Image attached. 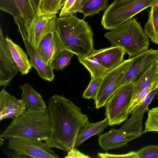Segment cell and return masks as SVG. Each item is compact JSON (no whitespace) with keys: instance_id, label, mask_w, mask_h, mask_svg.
<instances>
[{"instance_id":"d4e9b609","label":"cell","mask_w":158,"mask_h":158,"mask_svg":"<svg viewBox=\"0 0 158 158\" xmlns=\"http://www.w3.org/2000/svg\"><path fill=\"white\" fill-rule=\"evenodd\" d=\"M108 0H84L80 13L84 15V19L92 16L107 8Z\"/></svg>"},{"instance_id":"9a60e30c","label":"cell","mask_w":158,"mask_h":158,"mask_svg":"<svg viewBox=\"0 0 158 158\" xmlns=\"http://www.w3.org/2000/svg\"><path fill=\"white\" fill-rule=\"evenodd\" d=\"M4 87L0 92V121L14 119L22 114L27 107L23 101L9 94Z\"/></svg>"},{"instance_id":"484cf974","label":"cell","mask_w":158,"mask_h":158,"mask_svg":"<svg viewBox=\"0 0 158 158\" xmlns=\"http://www.w3.org/2000/svg\"><path fill=\"white\" fill-rule=\"evenodd\" d=\"M80 62L90 72L91 78H101L107 71L98 62L87 57H78Z\"/></svg>"},{"instance_id":"f546056e","label":"cell","mask_w":158,"mask_h":158,"mask_svg":"<svg viewBox=\"0 0 158 158\" xmlns=\"http://www.w3.org/2000/svg\"><path fill=\"white\" fill-rule=\"evenodd\" d=\"M146 132H158V107L153 108L148 111V117L145 123Z\"/></svg>"},{"instance_id":"2e32d148","label":"cell","mask_w":158,"mask_h":158,"mask_svg":"<svg viewBox=\"0 0 158 158\" xmlns=\"http://www.w3.org/2000/svg\"><path fill=\"white\" fill-rule=\"evenodd\" d=\"M125 53L121 48L112 46L97 50L94 49L88 57L98 62L108 71L123 61Z\"/></svg>"},{"instance_id":"4316f807","label":"cell","mask_w":158,"mask_h":158,"mask_svg":"<svg viewBox=\"0 0 158 158\" xmlns=\"http://www.w3.org/2000/svg\"><path fill=\"white\" fill-rule=\"evenodd\" d=\"M74 53L69 50L62 51L53 60L51 66L53 70H62L70 64V61Z\"/></svg>"},{"instance_id":"d6a6232c","label":"cell","mask_w":158,"mask_h":158,"mask_svg":"<svg viewBox=\"0 0 158 158\" xmlns=\"http://www.w3.org/2000/svg\"><path fill=\"white\" fill-rule=\"evenodd\" d=\"M137 153L138 158H158V145H148Z\"/></svg>"},{"instance_id":"277c9868","label":"cell","mask_w":158,"mask_h":158,"mask_svg":"<svg viewBox=\"0 0 158 158\" xmlns=\"http://www.w3.org/2000/svg\"><path fill=\"white\" fill-rule=\"evenodd\" d=\"M104 36L112 46L121 48L130 57H134L148 49L149 46V38L135 18L110 30Z\"/></svg>"},{"instance_id":"7c38bea8","label":"cell","mask_w":158,"mask_h":158,"mask_svg":"<svg viewBox=\"0 0 158 158\" xmlns=\"http://www.w3.org/2000/svg\"><path fill=\"white\" fill-rule=\"evenodd\" d=\"M64 49L56 31L46 35L41 40L36 49L40 58L46 65L51 66L54 59Z\"/></svg>"},{"instance_id":"e0dca14e","label":"cell","mask_w":158,"mask_h":158,"mask_svg":"<svg viewBox=\"0 0 158 158\" xmlns=\"http://www.w3.org/2000/svg\"><path fill=\"white\" fill-rule=\"evenodd\" d=\"M19 31L21 35L27 54L30 57L32 67L36 70L41 78L49 82L53 81L55 75L51 66L46 65L38 56L36 49L28 39L25 31L21 30Z\"/></svg>"},{"instance_id":"83f0119b","label":"cell","mask_w":158,"mask_h":158,"mask_svg":"<svg viewBox=\"0 0 158 158\" xmlns=\"http://www.w3.org/2000/svg\"><path fill=\"white\" fill-rule=\"evenodd\" d=\"M61 0H41L39 15L49 16L56 15L60 10Z\"/></svg>"},{"instance_id":"30bf717a","label":"cell","mask_w":158,"mask_h":158,"mask_svg":"<svg viewBox=\"0 0 158 158\" xmlns=\"http://www.w3.org/2000/svg\"><path fill=\"white\" fill-rule=\"evenodd\" d=\"M19 71L7 48L5 37L0 28V86L4 87L11 83Z\"/></svg>"},{"instance_id":"6da1fadb","label":"cell","mask_w":158,"mask_h":158,"mask_svg":"<svg viewBox=\"0 0 158 158\" xmlns=\"http://www.w3.org/2000/svg\"><path fill=\"white\" fill-rule=\"evenodd\" d=\"M51 120V130L46 144L66 152L74 147L77 134L89 121L86 114L71 101L54 94L49 98L48 107Z\"/></svg>"},{"instance_id":"9c48e42d","label":"cell","mask_w":158,"mask_h":158,"mask_svg":"<svg viewBox=\"0 0 158 158\" xmlns=\"http://www.w3.org/2000/svg\"><path fill=\"white\" fill-rule=\"evenodd\" d=\"M131 59V64L118 85L117 89L124 85L134 83L148 67L158 60V49H148L133 57Z\"/></svg>"},{"instance_id":"1f68e13d","label":"cell","mask_w":158,"mask_h":158,"mask_svg":"<svg viewBox=\"0 0 158 158\" xmlns=\"http://www.w3.org/2000/svg\"><path fill=\"white\" fill-rule=\"evenodd\" d=\"M101 79L91 78L89 85L83 94V98L95 100L100 85Z\"/></svg>"},{"instance_id":"8fae6325","label":"cell","mask_w":158,"mask_h":158,"mask_svg":"<svg viewBox=\"0 0 158 158\" xmlns=\"http://www.w3.org/2000/svg\"><path fill=\"white\" fill-rule=\"evenodd\" d=\"M158 92V79L152 89L148 94L142 103L119 129L128 134H135L143 131L142 121L144 114Z\"/></svg>"},{"instance_id":"f35d334b","label":"cell","mask_w":158,"mask_h":158,"mask_svg":"<svg viewBox=\"0 0 158 158\" xmlns=\"http://www.w3.org/2000/svg\"><path fill=\"white\" fill-rule=\"evenodd\" d=\"M4 139L3 138L0 137V146H1L3 143Z\"/></svg>"},{"instance_id":"d590c367","label":"cell","mask_w":158,"mask_h":158,"mask_svg":"<svg viewBox=\"0 0 158 158\" xmlns=\"http://www.w3.org/2000/svg\"><path fill=\"white\" fill-rule=\"evenodd\" d=\"M33 7L36 15H39L40 13V6L41 0H30Z\"/></svg>"},{"instance_id":"5b68a950","label":"cell","mask_w":158,"mask_h":158,"mask_svg":"<svg viewBox=\"0 0 158 158\" xmlns=\"http://www.w3.org/2000/svg\"><path fill=\"white\" fill-rule=\"evenodd\" d=\"M158 1L122 0L114 1L105 11L101 24L106 29H114L142 10L151 7Z\"/></svg>"},{"instance_id":"ffe728a7","label":"cell","mask_w":158,"mask_h":158,"mask_svg":"<svg viewBox=\"0 0 158 158\" xmlns=\"http://www.w3.org/2000/svg\"><path fill=\"white\" fill-rule=\"evenodd\" d=\"M20 88L22 90L21 99L27 109L39 110L48 107L40 94L30 84L26 83L20 85Z\"/></svg>"},{"instance_id":"8992f818","label":"cell","mask_w":158,"mask_h":158,"mask_svg":"<svg viewBox=\"0 0 158 158\" xmlns=\"http://www.w3.org/2000/svg\"><path fill=\"white\" fill-rule=\"evenodd\" d=\"M134 86L132 83L118 88L105 103V115L109 119V126L119 125L127 120Z\"/></svg>"},{"instance_id":"7a4b0ae2","label":"cell","mask_w":158,"mask_h":158,"mask_svg":"<svg viewBox=\"0 0 158 158\" xmlns=\"http://www.w3.org/2000/svg\"><path fill=\"white\" fill-rule=\"evenodd\" d=\"M75 15L57 18L56 30L65 49L78 57H87L94 50L91 26Z\"/></svg>"},{"instance_id":"ba28073f","label":"cell","mask_w":158,"mask_h":158,"mask_svg":"<svg viewBox=\"0 0 158 158\" xmlns=\"http://www.w3.org/2000/svg\"><path fill=\"white\" fill-rule=\"evenodd\" d=\"M41 140L24 138L9 139L7 148L13 150L18 156L34 158H59L51 148Z\"/></svg>"},{"instance_id":"5bb4252c","label":"cell","mask_w":158,"mask_h":158,"mask_svg":"<svg viewBox=\"0 0 158 158\" xmlns=\"http://www.w3.org/2000/svg\"><path fill=\"white\" fill-rule=\"evenodd\" d=\"M57 18L56 15L42 16L36 15L34 25L27 35L28 39L36 49L46 35L56 31Z\"/></svg>"},{"instance_id":"60d3db41","label":"cell","mask_w":158,"mask_h":158,"mask_svg":"<svg viewBox=\"0 0 158 158\" xmlns=\"http://www.w3.org/2000/svg\"><path fill=\"white\" fill-rule=\"evenodd\" d=\"M120 0H114V2H116V1H120Z\"/></svg>"},{"instance_id":"d6986e66","label":"cell","mask_w":158,"mask_h":158,"mask_svg":"<svg viewBox=\"0 0 158 158\" xmlns=\"http://www.w3.org/2000/svg\"><path fill=\"white\" fill-rule=\"evenodd\" d=\"M5 40L10 55L19 71L22 75L27 74L32 67L27 54L19 46L15 43L7 35L5 37Z\"/></svg>"},{"instance_id":"e575fe53","label":"cell","mask_w":158,"mask_h":158,"mask_svg":"<svg viewBox=\"0 0 158 158\" xmlns=\"http://www.w3.org/2000/svg\"><path fill=\"white\" fill-rule=\"evenodd\" d=\"M65 158H89L88 156L86 155L81 152L76 148L74 147L69 150Z\"/></svg>"},{"instance_id":"7402d4cb","label":"cell","mask_w":158,"mask_h":158,"mask_svg":"<svg viewBox=\"0 0 158 158\" xmlns=\"http://www.w3.org/2000/svg\"><path fill=\"white\" fill-rule=\"evenodd\" d=\"M0 9L12 15L18 29H24L26 32V24L15 0H0Z\"/></svg>"},{"instance_id":"52a82bcc","label":"cell","mask_w":158,"mask_h":158,"mask_svg":"<svg viewBox=\"0 0 158 158\" xmlns=\"http://www.w3.org/2000/svg\"><path fill=\"white\" fill-rule=\"evenodd\" d=\"M131 58L124 60L119 65L107 71L102 78L100 85L94 100L96 109L104 106L112 95L117 90V86L129 67Z\"/></svg>"},{"instance_id":"603a6c76","label":"cell","mask_w":158,"mask_h":158,"mask_svg":"<svg viewBox=\"0 0 158 158\" xmlns=\"http://www.w3.org/2000/svg\"><path fill=\"white\" fill-rule=\"evenodd\" d=\"M27 26L26 31L27 34L33 27L36 17V14L30 0H15Z\"/></svg>"},{"instance_id":"3957f363","label":"cell","mask_w":158,"mask_h":158,"mask_svg":"<svg viewBox=\"0 0 158 158\" xmlns=\"http://www.w3.org/2000/svg\"><path fill=\"white\" fill-rule=\"evenodd\" d=\"M51 130V118L48 107L39 110L27 109L13 119L0 135V137L5 139L19 137L44 140L48 137Z\"/></svg>"},{"instance_id":"cb8c5ba5","label":"cell","mask_w":158,"mask_h":158,"mask_svg":"<svg viewBox=\"0 0 158 158\" xmlns=\"http://www.w3.org/2000/svg\"><path fill=\"white\" fill-rule=\"evenodd\" d=\"M144 31L148 37L158 45V10L151 7Z\"/></svg>"},{"instance_id":"836d02e7","label":"cell","mask_w":158,"mask_h":158,"mask_svg":"<svg viewBox=\"0 0 158 158\" xmlns=\"http://www.w3.org/2000/svg\"><path fill=\"white\" fill-rule=\"evenodd\" d=\"M98 157L106 158H138L137 152L131 151L127 153L121 155H114L106 153H98Z\"/></svg>"},{"instance_id":"ab89813d","label":"cell","mask_w":158,"mask_h":158,"mask_svg":"<svg viewBox=\"0 0 158 158\" xmlns=\"http://www.w3.org/2000/svg\"><path fill=\"white\" fill-rule=\"evenodd\" d=\"M156 95V98L157 99H158V92Z\"/></svg>"},{"instance_id":"4dcf8cb0","label":"cell","mask_w":158,"mask_h":158,"mask_svg":"<svg viewBox=\"0 0 158 158\" xmlns=\"http://www.w3.org/2000/svg\"><path fill=\"white\" fill-rule=\"evenodd\" d=\"M157 80L144 89L139 94L137 98L130 106L128 110V113L129 114L131 115L142 103L148 94L152 89L156 83Z\"/></svg>"},{"instance_id":"74e56055","label":"cell","mask_w":158,"mask_h":158,"mask_svg":"<svg viewBox=\"0 0 158 158\" xmlns=\"http://www.w3.org/2000/svg\"><path fill=\"white\" fill-rule=\"evenodd\" d=\"M153 8L158 10V1L155 3L152 6Z\"/></svg>"},{"instance_id":"4fadbf2b","label":"cell","mask_w":158,"mask_h":158,"mask_svg":"<svg viewBox=\"0 0 158 158\" xmlns=\"http://www.w3.org/2000/svg\"><path fill=\"white\" fill-rule=\"evenodd\" d=\"M146 132L144 130L140 133L128 134L119 129L112 128L109 131L99 135L98 143L101 147L106 152L110 149L127 146L129 142L140 137Z\"/></svg>"},{"instance_id":"ac0fdd59","label":"cell","mask_w":158,"mask_h":158,"mask_svg":"<svg viewBox=\"0 0 158 158\" xmlns=\"http://www.w3.org/2000/svg\"><path fill=\"white\" fill-rule=\"evenodd\" d=\"M158 78V60L148 67L134 83V89L130 106L139 94L146 88Z\"/></svg>"},{"instance_id":"8d00e7d4","label":"cell","mask_w":158,"mask_h":158,"mask_svg":"<svg viewBox=\"0 0 158 158\" xmlns=\"http://www.w3.org/2000/svg\"><path fill=\"white\" fill-rule=\"evenodd\" d=\"M67 0H61L60 5V10H61V9L63 8V7L64 6V4L66 2Z\"/></svg>"},{"instance_id":"f1b7e54d","label":"cell","mask_w":158,"mask_h":158,"mask_svg":"<svg viewBox=\"0 0 158 158\" xmlns=\"http://www.w3.org/2000/svg\"><path fill=\"white\" fill-rule=\"evenodd\" d=\"M84 0H67L60 12L59 17L73 15L80 13Z\"/></svg>"},{"instance_id":"44dd1931","label":"cell","mask_w":158,"mask_h":158,"mask_svg":"<svg viewBox=\"0 0 158 158\" xmlns=\"http://www.w3.org/2000/svg\"><path fill=\"white\" fill-rule=\"evenodd\" d=\"M109 119L107 117L102 121L96 123H90L88 121L84 127L78 132L76 138L74 147L78 148L87 139L94 135L101 134L109 125Z\"/></svg>"}]
</instances>
